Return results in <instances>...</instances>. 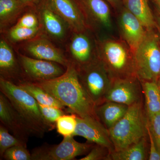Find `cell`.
Here are the masks:
<instances>
[{
	"mask_svg": "<svg viewBox=\"0 0 160 160\" xmlns=\"http://www.w3.org/2000/svg\"><path fill=\"white\" fill-rule=\"evenodd\" d=\"M119 26L123 41L134 53L145 38L147 30L140 20L125 7L120 14Z\"/></svg>",
	"mask_w": 160,
	"mask_h": 160,
	"instance_id": "12",
	"label": "cell"
},
{
	"mask_svg": "<svg viewBox=\"0 0 160 160\" xmlns=\"http://www.w3.org/2000/svg\"><path fill=\"white\" fill-rule=\"evenodd\" d=\"M17 85L28 92L41 105L66 109V107L58 100L34 83L30 82H21Z\"/></svg>",
	"mask_w": 160,
	"mask_h": 160,
	"instance_id": "22",
	"label": "cell"
},
{
	"mask_svg": "<svg viewBox=\"0 0 160 160\" xmlns=\"http://www.w3.org/2000/svg\"><path fill=\"white\" fill-rule=\"evenodd\" d=\"M74 137L64 138L56 145H44L32 152L31 160H71L89 153L94 144L77 142Z\"/></svg>",
	"mask_w": 160,
	"mask_h": 160,
	"instance_id": "7",
	"label": "cell"
},
{
	"mask_svg": "<svg viewBox=\"0 0 160 160\" xmlns=\"http://www.w3.org/2000/svg\"><path fill=\"white\" fill-rule=\"evenodd\" d=\"M148 137V136H147ZM120 151L110 152L108 160H146L148 158L147 137Z\"/></svg>",
	"mask_w": 160,
	"mask_h": 160,
	"instance_id": "18",
	"label": "cell"
},
{
	"mask_svg": "<svg viewBox=\"0 0 160 160\" xmlns=\"http://www.w3.org/2000/svg\"><path fill=\"white\" fill-rule=\"evenodd\" d=\"M0 90L19 115L31 135L42 138L54 129L44 120L37 101L22 87L1 78Z\"/></svg>",
	"mask_w": 160,
	"mask_h": 160,
	"instance_id": "2",
	"label": "cell"
},
{
	"mask_svg": "<svg viewBox=\"0 0 160 160\" xmlns=\"http://www.w3.org/2000/svg\"><path fill=\"white\" fill-rule=\"evenodd\" d=\"M155 6L157 14L160 16V0H151Z\"/></svg>",
	"mask_w": 160,
	"mask_h": 160,
	"instance_id": "35",
	"label": "cell"
},
{
	"mask_svg": "<svg viewBox=\"0 0 160 160\" xmlns=\"http://www.w3.org/2000/svg\"><path fill=\"white\" fill-rule=\"evenodd\" d=\"M93 20L106 29L112 27L111 11L105 0H79Z\"/></svg>",
	"mask_w": 160,
	"mask_h": 160,
	"instance_id": "17",
	"label": "cell"
},
{
	"mask_svg": "<svg viewBox=\"0 0 160 160\" xmlns=\"http://www.w3.org/2000/svg\"><path fill=\"white\" fill-rule=\"evenodd\" d=\"M140 82L145 97L146 115L151 117L160 112V89L156 82Z\"/></svg>",
	"mask_w": 160,
	"mask_h": 160,
	"instance_id": "19",
	"label": "cell"
},
{
	"mask_svg": "<svg viewBox=\"0 0 160 160\" xmlns=\"http://www.w3.org/2000/svg\"><path fill=\"white\" fill-rule=\"evenodd\" d=\"M111 150L105 147L95 144L88 154L80 160H108Z\"/></svg>",
	"mask_w": 160,
	"mask_h": 160,
	"instance_id": "30",
	"label": "cell"
},
{
	"mask_svg": "<svg viewBox=\"0 0 160 160\" xmlns=\"http://www.w3.org/2000/svg\"><path fill=\"white\" fill-rule=\"evenodd\" d=\"M23 146L27 147V144L9 133V129L2 124L0 126V157L2 158L4 152L12 146Z\"/></svg>",
	"mask_w": 160,
	"mask_h": 160,
	"instance_id": "26",
	"label": "cell"
},
{
	"mask_svg": "<svg viewBox=\"0 0 160 160\" xmlns=\"http://www.w3.org/2000/svg\"><path fill=\"white\" fill-rule=\"evenodd\" d=\"M38 19L35 15L31 13H26L20 18L17 26L28 28H35L38 26Z\"/></svg>",
	"mask_w": 160,
	"mask_h": 160,
	"instance_id": "32",
	"label": "cell"
},
{
	"mask_svg": "<svg viewBox=\"0 0 160 160\" xmlns=\"http://www.w3.org/2000/svg\"><path fill=\"white\" fill-rule=\"evenodd\" d=\"M124 7L140 20L146 30L155 29L156 22L149 0H122Z\"/></svg>",
	"mask_w": 160,
	"mask_h": 160,
	"instance_id": "16",
	"label": "cell"
},
{
	"mask_svg": "<svg viewBox=\"0 0 160 160\" xmlns=\"http://www.w3.org/2000/svg\"><path fill=\"white\" fill-rule=\"evenodd\" d=\"M129 106L115 102L106 101L96 106V114L106 129L109 130L126 114Z\"/></svg>",
	"mask_w": 160,
	"mask_h": 160,
	"instance_id": "15",
	"label": "cell"
},
{
	"mask_svg": "<svg viewBox=\"0 0 160 160\" xmlns=\"http://www.w3.org/2000/svg\"><path fill=\"white\" fill-rule=\"evenodd\" d=\"M78 32L72 40L70 49L75 60L81 65L87 64L91 61V46L88 37Z\"/></svg>",
	"mask_w": 160,
	"mask_h": 160,
	"instance_id": "21",
	"label": "cell"
},
{
	"mask_svg": "<svg viewBox=\"0 0 160 160\" xmlns=\"http://www.w3.org/2000/svg\"><path fill=\"white\" fill-rule=\"evenodd\" d=\"M2 158L6 160H31V153L27 150V147L16 146L7 149Z\"/></svg>",
	"mask_w": 160,
	"mask_h": 160,
	"instance_id": "29",
	"label": "cell"
},
{
	"mask_svg": "<svg viewBox=\"0 0 160 160\" xmlns=\"http://www.w3.org/2000/svg\"><path fill=\"white\" fill-rule=\"evenodd\" d=\"M77 126L73 137H82L88 142L105 146L112 152L114 151L109 130L99 120L93 118H81L77 115Z\"/></svg>",
	"mask_w": 160,
	"mask_h": 160,
	"instance_id": "9",
	"label": "cell"
},
{
	"mask_svg": "<svg viewBox=\"0 0 160 160\" xmlns=\"http://www.w3.org/2000/svg\"><path fill=\"white\" fill-rule=\"evenodd\" d=\"M147 124L142 101L129 106L124 116L109 130L114 151L126 149L148 136Z\"/></svg>",
	"mask_w": 160,
	"mask_h": 160,
	"instance_id": "3",
	"label": "cell"
},
{
	"mask_svg": "<svg viewBox=\"0 0 160 160\" xmlns=\"http://www.w3.org/2000/svg\"><path fill=\"white\" fill-rule=\"evenodd\" d=\"M155 29L147 30L133 53L136 74L140 81L157 82L160 74V40Z\"/></svg>",
	"mask_w": 160,
	"mask_h": 160,
	"instance_id": "5",
	"label": "cell"
},
{
	"mask_svg": "<svg viewBox=\"0 0 160 160\" xmlns=\"http://www.w3.org/2000/svg\"><path fill=\"white\" fill-rule=\"evenodd\" d=\"M157 83L158 86L159 87L160 89V74L158 78V81L157 82Z\"/></svg>",
	"mask_w": 160,
	"mask_h": 160,
	"instance_id": "38",
	"label": "cell"
},
{
	"mask_svg": "<svg viewBox=\"0 0 160 160\" xmlns=\"http://www.w3.org/2000/svg\"><path fill=\"white\" fill-rule=\"evenodd\" d=\"M16 67L14 54L6 41L0 42V70L1 73L9 74L13 73Z\"/></svg>",
	"mask_w": 160,
	"mask_h": 160,
	"instance_id": "23",
	"label": "cell"
},
{
	"mask_svg": "<svg viewBox=\"0 0 160 160\" xmlns=\"http://www.w3.org/2000/svg\"><path fill=\"white\" fill-rule=\"evenodd\" d=\"M38 105L44 120L53 129L56 127V122L58 119L66 114V112H67L64 109L54 106H45L38 103Z\"/></svg>",
	"mask_w": 160,
	"mask_h": 160,
	"instance_id": "27",
	"label": "cell"
},
{
	"mask_svg": "<svg viewBox=\"0 0 160 160\" xmlns=\"http://www.w3.org/2000/svg\"><path fill=\"white\" fill-rule=\"evenodd\" d=\"M46 5L77 33L85 31V16L75 0H46Z\"/></svg>",
	"mask_w": 160,
	"mask_h": 160,
	"instance_id": "11",
	"label": "cell"
},
{
	"mask_svg": "<svg viewBox=\"0 0 160 160\" xmlns=\"http://www.w3.org/2000/svg\"><path fill=\"white\" fill-rule=\"evenodd\" d=\"M20 63L23 70L33 82L47 81L56 78L66 72L58 63L20 56Z\"/></svg>",
	"mask_w": 160,
	"mask_h": 160,
	"instance_id": "10",
	"label": "cell"
},
{
	"mask_svg": "<svg viewBox=\"0 0 160 160\" xmlns=\"http://www.w3.org/2000/svg\"><path fill=\"white\" fill-rule=\"evenodd\" d=\"M77 126V115L73 113L64 115L56 122L57 132L64 138L73 136Z\"/></svg>",
	"mask_w": 160,
	"mask_h": 160,
	"instance_id": "25",
	"label": "cell"
},
{
	"mask_svg": "<svg viewBox=\"0 0 160 160\" xmlns=\"http://www.w3.org/2000/svg\"><path fill=\"white\" fill-rule=\"evenodd\" d=\"M142 93L141 82L137 77L115 79L112 80L105 96V102H115L129 106L142 101Z\"/></svg>",
	"mask_w": 160,
	"mask_h": 160,
	"instance_id": "8",
	"label": "cell"
},
{
	"mask_svg": "<svg viewBox=\"0 0 160 160\" xmlns=\"http://www.w3.org/2000/svg\"><path fill=\"white\" fill-rule=\"evenodd\" d=\"M105 1L115 9L119 7L121 5V0H105Z\"/></svg>",
	"mask_w": 160,
	"mask_h": 160,
	"instance_id": "34",
	"label": "cell"
},
{
	"mask_svg": "<svg viewBox=\"0 0 160 160\" xmlns=\"http://www.w3.org/2000/svg\"><path fill=\"white\" fill-rule=\"evenodd\" d=\"M147 122L155 143L160 152V112L151 117H147Z\"/></svg>",
	"mask_w": 160,
	"mask_h": 160,
	"instance_id": "31",
	"label": "cell"
},
{
	"mask_svg": "<svg viewBox=\"0 0 160 160\" xmlns=\"http://www.w3.org/2000/svg\"><path fill=\"white\" fill-rule=\"evenodd\" d=\"M18 1L26 6L27 5H30V4L36 2L38 0H18Z\"/></svg>",
	"mask_w": 160,
	"mask_h": 160,
	"instance_id": "37",
	"label": "cell"
},
{
	"mask_svg": "<svg viewBox=\"0 0 160 160\" xmlns=\"http://www.w3.org/2000/svg\"><path fill=\"white\" fill-rule=\"evenodd\" d=\"M32 82L58 100L67 107V112L81 118L98 119L95 111V105L81 84L74 64L70 63L65 73L59 77Z\"/></svg>",
	"mask_w": 160,
	"mask_h": 160,
	"instance_id": "1",
	"label": "cell"
},
{
	"mask_svg": "<svg viewBox=\"0 0 160 160\" xmlns=\"http://www.w3.org/2000/svg\"><path fill=\"white\" fill-rule=\"evenodd\" d=\"M41 15L45 29L50 35L58 39L64 36L65 22L58 15L46 5L42 9Z\"/></svg>",
	"mask_w": 160,
	"mask_h": 160,
	"instance_id": "20",
	"label": "cell"
},
{
	"mask_svg": "<svg viewBox=\"0 0 160 160\" xmlns=\"http://www.w3.org/2000/svg\"><path fill=\"white\" fill-rule=\"evenodd\" d=\"M26 48L30 55L35 58L55 62L66 67L70 64L62 52L46 39L32 41L27 44Z\"/></svg>",
	"mask_w": 160,
	"mask_h": 160,
	"instance_id": "14",
	"label": "cell"
},
{
	"mask_svg": "<svg viewBox=\"0 0 160 160\" xmlns=\"http://www.w3.org/2000/svg\"><path fill=\"white\" fill-rule=\"evenodd\" d=\"M80 69L77 70L80 82L92 101L95 106L104 102L112 79L102 63L99 59L91 60Z\"/></svg>",
	"mask_w": 160,
	"mask_h": 160,
	"instance_id": "6",
	"label": "cell"
},
{
	"mask_svg": "<svg viewBox=\"0 0 160 160\" xmlns=\"http://www.w3.org/2000/svg\"><path fill=\"white\" fill-rule=\"evenodd\" d=\"M25 6L18 0H0L1 25L9 22Z\"/></svg>",
	"mask_w": 160,
	"mask_h": 160,
	"instance_id": "24",
	"label": "cell"
},
{
	"mask_svg": "<svg viewBox=\"0 0 160 160\" xmlns=\"http://www.w3.org/2000/svg\"><path fill=\"white\" fill-rule=\"evenodd\" d=\"M98 59L112 80L137 77L134 54L124 41L104 40L100 44Z\"/></svg>",
	"mask_w": 160,
	"mask_h": 160,
	"instance_id": "4",
	"label": "cell"
},
{
	"mask_svg": "<svg viewBox=\"0 0 160 160\" xmlns=\"http://www.w3.org/2000/svg\"><path fill=\"white\" fill-rule=\"evenodd\" d=\"M147 133L149 141V151L148 159L149 160H160V152L158 151L155 143L151 132L147 124Z\"/></svg>",
	"mask_w": 160,
	"mask_h": 160,
	"instance_id": "33",
	"label": "cell"
},
{
	"mask_svg": "<svg viewBox=\"0 0 160 160\" xmlns=\"http://www.w3.org/2000/svg\"><path fill=\"white\" fill-rule=\"evenodd\" d=\"M38 31V27L28 28L16 25L9 31V36L12 41L20 42L34 37Z\"/></svg>",
	"mask_w": 160,
	"mask_h": 160,
	"instance_id": "28",
	"label": "cell"
},
{
	"mask_svg": "<svg viewBox=\"0 0 160 160\" xmlns=\"http://www.w3.org/2000/svg\"><path fill=\"white\" fill-rule=\"evenodd\" d=\"M155 17L156 22V29H157L160 40V16L157 14V15L155 16Z\"/></svg>",
	"mask_w": 160,
	"mask_h": 160,
	"instance_id": "36",
	"label": "cell"
},
{
	"mask_svg": "<svg viewBox=\"0 0 160 160\" xmlns=\"http://www.w3.org/2000/svg\"><path fill=\"white\" fill-rule=\"evenodd\" d=\"M0 121L15 137L27 144L31 134L11 102L2 92L0 93Z\"/></svg>",
	"mask_w": 160,
	"mask_h": 160,
	"instance_id": "13",
	"label": "cell"
}]
</instances>
